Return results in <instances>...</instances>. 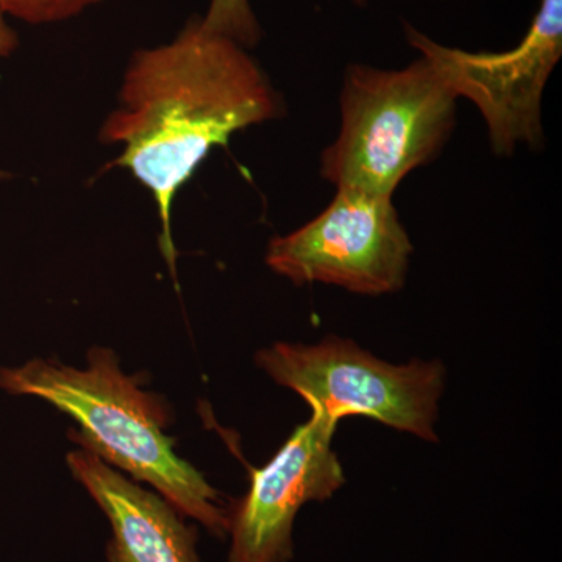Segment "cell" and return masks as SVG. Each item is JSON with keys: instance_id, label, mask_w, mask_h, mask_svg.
<instances>
[{"instance_id": "1", "label": "cell", "mask_w": 562, "mask_h": 562, "mask_svg": "<svg viewBox=\"0 0 562 562\" xmlns=\"http://www.w3.org/2000/svg\"><path fill=\"white\" fill-rule=\"evenodd\" d=\"M280 99L241 44L191 20L171 43L133 55L120 106L103 122V143L121 144L111 162L151 192L161 249L176 266L171 209L177 191L233 133L276 120Z\"/></svg>"}, {"instance_id": "2", "label": "cell", "mask_w": 562, "mask_h": 562, "mask_svg": "<svg viewBox=\"0 0 562 562\" xmlns=\"http://www.w3.org/2000/svg\"><path fill=\"white\" fill-rule=\"evenodd\" d=\"M87 358L85 369L40 358L0 368V390L50 403L77 422L69 436L81 449L150 484L184 517L225 538L231 512L203 473L173 450L176 442L166 435L172 420L168 402L144 391L140 376L122 372L113 350L92 347Z\"/></svg>"}, {"instance_id": "3", "label": "cell", "mask_w": 562, "mask_h": 562, "mask_svg": "<svg viewBox=\"0 0 562 562\" xmlns=\"http://www.w3.org/2000/svg\"><path fill=\"white\" fill-rule=\"evenodd\" d=\"M457 99L425 57L401 70L349 66L341 132L322 154L321 176L338 190L392 198L409 172L446 146L457 124Z\"/></svg>"}, {"instance_id": "4", "label": "cell", "mask_w": 562, "mask_h": 562, "mask_svg": "<svg viewBox=\"0 0 562 562\" xmlns=\"http://www.w3.org/2000/svg\"><path fill=\"white\" fill-rule=\"evenodd\" d=\"M255 362L331 419L371 417L424 441H438L435 428L447 379L441 361L392 364L351 339L327 336L317 344L276 342L257 351Z\"/></svg>"}, {"instance_id": "5", "label": "cell", "mask_w": 562, "mask_h": 562, "mask_svg": "<svg viewBox=\"0 0 562 562\" xmlns=\"http://www.w3.org/2000/svg\"><path fill=\"white\" fill-rule=\"evenodd\" d=\"M412 254L392 198L338 190L319 216L269 243L266 265L297 286L324 283L383 295L402 290Z\"/></svg>"}, {"instance_id": "6", "label": "cell", "mask_w": 562, "mask_h": 562, "mask_svg": "<svg viewBox=\"0 0 562 562\" xmlns=\"http://www.w3.org/2000/svg\"><path fill=\"white\" fill-rule=\"evenodd\" d=\"M406 38L436 66L457 98L479 106L495 154H513L517 144L542 146V94L562 55V0H541L530 31L512 50L450 49L409 25Z\"/></svg>"}, {"instance_id": "7", "label": "cell", "mask_w": 562, "mask_h": 562, "mask_svg": "<svg viewBox=\"0 0 562 562\" xmlns=\"http://www.w3.org/2000/svg\"><path fill=\"white\" fill-rule=\"evenodd\" d=\"M338 420L312 409L231 509L228 562H290L294 558L295 517L312 502H327L346 475L333 450Z\"/></svg>"}, {"instance_id": "8", "label": "cell", "mask_w": 562, "mask_h": 562, "mask_svg": "<svg viewBox=\"0 0 562 562\" xmlns=\"http://www.w3.org/2000/svg\"><path fill=\"white\" fill-rule=\"evenodd\" d=\"M74 479L109 517V562H201L198 528L157 491L111 468L90 450H74L66 457Z\"/></svg>"}, {"instance_id": "9", "label": "cell", "mask_w": 562, "mask_h": 562, "mask_svg": "<svg viewBox=\"0 0 562 562\" xmlns=\"http://www.w3.org/2000/svg\"><path fill=\"white\" fill-rule=\"evenodd\" d=\"M202 22L209 31L228 36L243 47L254 46L260 40V25L249 0H211Z\"/></svg>"}, {"instance_id": "10", "label": "cell", "mask_w": 562, "mask_h": 562, "mask_svg": "<svg viewBox=\"0 0 562 562\" xmlns=\"http://www.w3.org/2000/svg\"><path fill=\"white\" fill-rule=\"evenodd\" d=\"M101 2L103 0H0V10L29 24H55Z\"/></svg>"}, {"instance_id": "11", "label": "cell", "mask_w": 562, "mask_h": 562, "mask_svg": "<svg viewBox=\"0 0 562 562\" xmlns=\"http://www.w3.org/2000/svg\"><path fill=\"white\" fill-rule=\"evenodd\" d=\"M18 47V35L13 29L7 24L5 18H3L2 10H0V57H7L11 52ZM3 173L0 172V177Z\"/></svg>"}, {"instance_id": "12", "label": "cell", "mask_w": 562, "mask_h": 562, "mask_svg": "<svg viewBox=\"0 0 562 562\" xmlns=\"http://www.w3.org/2000/svg\"><path fill=\"white\" fill-rule=\"evenodd\" d=\"M357 2H358V3H362V2H364V0H357Z\"/></svg>"}]
</instances>
